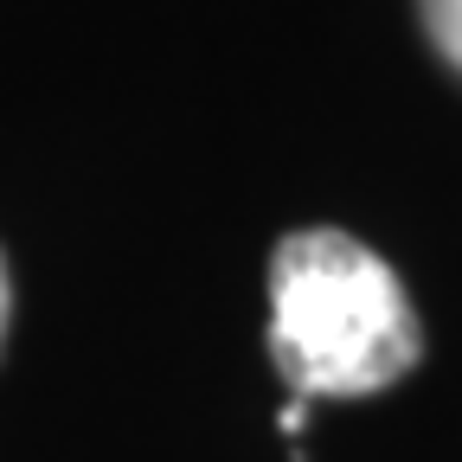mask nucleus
<instances>
[{
	"instance_id": "nucleus-3",
	"label": "nucleus",
	"mask_w": 462,
	"mask_h": 462,
	"mask_svg": "<svg viewBox=\"0 0 462 462\" xmlns=\"http://www.w3.org/2000/svg\"><path fill=\"white\" fill-rule=\"evenodd\" d=\"M7 309H14V289H7V257H0V334H7Z\"/></svg>"
},
{
	"instance_id": "nucleus-1",
	"label": "nucleus",
	"mask_w": 462,
	"mask_h": 462,
	"mask_svg": "<svg viewBox=\"0 0 462 462\" xmlns=\"http://www.w3.org/2000/svg\"><path fill=\"white\" fill-rule=\"evenodd\" d=\"M270 354L302 398H366L418 366L404 282L346 231H289L270 257Z\"/></svg>"
},
{
	"instance_id": "nucleus-2",
	"label": "nucleus",
	"mask_w": 462,
	"mask_h": 462,
	"mask_svg": "<svg viewBox=\"0 0 462 462\" xmlns=\"http://www.w3.org/2000/svg\"><path fill=\"white\" fill-rule=\"evenodd\" d=\"M418 14H424L430 45H437L449 65L462 71V0H418Z\"/></svg>"
}]
</instances>
